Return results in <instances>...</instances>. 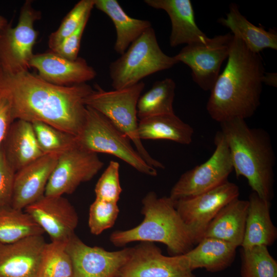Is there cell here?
<instances>
[{
    "label": "cell",
    "instance_id": "29",
    "mask_svg": "<svg viewBox=\"0 0 277 277\" xmlns=\"http://www.w3.org/2000/svg\"><path fill=\"white\" fill-rule=\"evenodd\" d=\"M67 240L46 243L42 254L38 277L72 276V261L66 249Z\"/></svg>",
    "mask_w": 277,
    "mask_h": 277
},
{
    "label": "cell",
    "instance_id": "31",
    "mask_svg": "<svg viewBox=\"0 0 277 277\" xmlns=\"http://www.w3.org/2000/svg\"><path fill=\"white\" fill-rule=\"evenodd\" d=\"M38 145L44 154L60 155L76 144V136L39 121L31 123Z\"/></svg>",
    "mask_w": 277,
    "mask_h": 277
},
{
    "label": "cell",
    "instance_id": "16",
    "mask_svg": "<svg viewBox=\"0 0 277 277\" xmlns=\"http://www.w3.org/2000/svg\"><path fill=\"white\" fill-rule=\"evenodd\" d=\"M47 242L43 235L0 243V277H38Z\"/></svg>",
    "mask_w": 277,
    "mask_h": 277
},
{
    "label": "cell",
    "instance_id": "36",
    "mask_svg": "<svg viewBox=\"0 0 277 277\" xmlns=\"http://www.w3.org/2000/svg\"><path fill=\"white\" fill-rule=\"evenodd\" d=\"M90 15V13H88L75 31L50 51L64 58L76 60L78 57L82 37Z\"/></svg>",
    "mask_w": 277,
    "mask_h": 277
},
{
    "label": "cell",
    "instance_id": "4",
    "mask_svg": "<svg viewBox=\"0 0 277 277\" xmlns=\"http://www.w3.org/2000/svg\"><path fill=\"white\" fill-rule=\"evenodd\" d=\"M142 222L134 228L117 230L110 236L116 246L133 242H159L165 244L171 255L184 254L195 245L193 236L183 221L169 196L159 197L148 192L142 200Z\"/></svg>",
    "mask_w": 277,
    "mask_h": 277
},
{
    "label": "cell",
    "instance_id": "28",
    "mask_svg": "<svg viewBox=\"0 0 277 277\" xmlns=\"http://www.w3.org/2000/svg\"><path fill=\"white\" fill-rule=\"evenodd\" d=\"M44 233V230L25 210L11 205L0 206V243H11L28 236L43 235Z\"/></svg>",
    "mask_w": 277,
    "mask_h": 277
},
{
    "label": "cell",
    "instance_id": "38",
    "mask_svg": "<svg viewBox=\"0 0 277 277\" xmlns=\"http://www.w3.org/2000/svg\"><path fill=\"white\" fill-rule=\"evenodd\" d=\"M263 84L272 86L277 87V73L276 72H265L263 78Z\"/></svg>",
    "mask_w": 277,
    "mask_h": 277
},
{
    "label": "cell",
    "instance_id": "3",
    "mask_svg": "<svg viewBox=\"0 0 277 277\" xmlns=\"http://www.w3.org/2000/svg\"><path fill=\"white\" fill-rule=\"evenodd\" d=\"M220 124L236 176L246 178L253 192L270 202L275 157L269 133L262 128L250 127L241 118Z\"/></svg>",
    "mask_w": 277,
    "mask_h": 277
},
{
    "label": "cell",
    "instance_id": "23",
    "mask_svg": "<svg viewBox=\"0 0 277 277\" xmlns=\"http://www.w3.org/2000/svg\"><path fill=\"white\" fill-rule=\"evenodd\" d=\"M217 22L229 28L233 35L241 39L253 52L260 53L267 48L277 49L276 32L272 29L266 30L250 23L234 3L230 4L226 17L220 18Z\"/></svg>",
    "mask_w": 277,
    "mask_h": 277
},
{
    "label": "cell",
    "instance_id": "19",
    "mask_svg": "<svg viewBox=\"0 0 277 277\" xmlns=\"http://www.w3.org/2000/svg\"><path fill=\"white\" fill-rule=\"evenodd\" d=\"M148 6L164 10L171 24L169 44L171 47L182 44L206 43L209 39L199 28L190 0H145Z\"/></svg>",
    "mask_w": 277,
    "mask_h": 277
},
{
    "label": "cell",
    "instance_id": "39",
    "mask_svg": "<svg viewBox=\"0 0 277 277\" xmlns=\"http://www.w3.org/2000/svg\"><path fill=\"white\" fill-rule=\"evenodd\" d=\"M9 24L6 18L0 15V37Z\"/></svg>",
    "mask_w": 277,
    "mask_h": 277
},
{
    "label": "cell",
    "instance_id": "26",
    "mask_svg": "<svg viewBox=\"0 0 277 277\" xmlns=\"http://www.w3.org/2000/svg\"><path fill=\"white\" fill-rule=\"evenodd\" d=\"M138 133L142 140H165L189 145L194 134L193 128L175 113L163 114L138 120Z\"/></svg>",
    "mask_w": 277,
    "mask_h": 277
},
{
    "label": "cell",
    "instance_id": "30",
    "mask_svg": "<svg viewBox=\"0 0 277 277\" xmlns=\"http://www.w3.org/2000/svg\"><path fill=\"white\" fill-rule=\"evenodd\" d=\"M241 277H277V262L265 246L241 251Z\"/></svg>",
    "mask_w": 277,
    "mask_h": 277
},
{
    "label": "cell",
    "instance_id": "24",
    "mask_svg": "<svg viewBox=\"0 0 277 277\" xmlns=\"http://www.w3.org/2000/svg\"><path fill=\"white\" fill-rule=\"evenodd\" d=\"M185 253L191 269H205L211 272L223 271L234 261L238 248L224 241L211 237L202 238Z\"/></svg>",
    "mask_w": 277,
    "mask_h": 277
},
{
    "label": "cell",
    "instance_id": "22",
    "mask_svg": "<svg viewBox=\"0 0 277 277\" xmlns=\"http://www.w3.org/2000/svg\"><path fill=\"white\" fill-rule=\"evenodd\" d=\"M248 201L236 198L225 206L209 224L204 237L241 246L244 236Z\"/></svg>",
    "mask_w": 277,
    "mask_h": 277
},
{
    "label": "cell",
    "instance_id": "17",
    "mask_svg": "<svg viewBox=\"0 0 277 277\" xmlns=\"http://www.w3.org/2000/svg\"><path fill=\"white\" fill-rule=\"evenodd\" d=\"M30 67L36 69L43 79L59 86L86 83L96 76V71L84 58L71 60L51 51L34 54Z\"/></svg>",
    "mask_w": 277,
    "mask_h": 277
},
{
    "label": "cell",
    "instance_id": "34",
    "mask_svg": "<svg viewBox=\"0 0 277 277\" xmlns=\"http://www.w3.org/2000/svg\"><path fill=\"white\" fill-rule=\"evenodd\" d=\"M119 171V163L111 161L96 184L95 199L117 203L122 191Z\"/></svg>",
    "mask_w": 277,
    "mask_h": 277
},
{
    "label": "cell",
    "instance_id": "2",
    "mask_svg": "<svg viewBox=\"0 0 277 277\" xmlns=\"http://www.w3.org/2000/svg\"><path fill=\"white\" fill-rule=\"evenodd\" d=\"M265 72L260 54L251 51L233 35L227 64L211 89L207 103L211 118L221 123L253 115L260 105Z\"/></svg>",
    "mask_w": 277,
    "mask_h": 277
},
{
    "label": "cell",
    "instance_id": "9",
    "mask_svg": "<svg viewBox=\"0 0 277 277\" xmlns=\"http://www.w3.org/2000/svg\"><path fill=\"white\" fill-rule=\"evenodd\" d=\"M41 17L40 11L32 7L31 1H26L16 26L9 24L0 37L1 69L9 72L29 70L37 37L34 23Z\"/></svg>",
    "mask_w": 277,
    "mask_h": 277
},
{
    "label": "cell",
    "instance_id": "1",
    "mask_svg": "<svg viewBox=\"0 0 277 277\" xmlns=\"http://www.w3.org/2000/svg\"><path fill=\"white\" fill-rule=\"evenodd\" d=\"M86 83L59 86L29 70L9 72L0 68V91L9 99L14 120L39 121L77 136L85 122Z\"/></svg>",
    "mask_w": 277,
    "mask_h": 277
},
{
    "label": "cell",
    "instance_id": "14",
    "mask_svg": "<svg viewBox=\"0 0 277 277\" xmlns=\"http://www.w3.org/2000/svg\"><path fill=\"white\" fill-rule=\"evenodd\" d=\"M66 249L72 263V277H114L128 260L130 248L108 251L91 247L75 234L67 241Z\"/></svg>",
    "mask_w": 277,
    "mask_h": 277
},
{
    "label": "cell",
    "instance_id": "40",
    "mask_svg": "<svg viewBox=\"0 0 277 277\" xmlns=\"http://www.w3.org/2000/svg\"><path fill=\"white\" fill-rule=\"evenodd\" d=\"M114 277H120V276H118V275H116V276H114Z\"/></svg>",
    "mask_w": 277,
    "mask_h": 277
},
{
    "label": "cell",
    "instance_id": "8",
    "mask_svg": "<svg viewBox=\"0 0 277 277\" xmlns=\"http://www.w3.org/2000/svg\"><path fill=\"white\" fill-rule=\"evenodd\" d=\"M215 150L204 163L181 175L169 196L174 200L202 193L228 181L233 170L228 146L220 131L215 134Z\"/></svg>",
    "mask_w": 277,
    "mask_h": 277
},
{
    "label": "cell",
    "instance_id": "35",
    "mask_svg": "<svg viewBox=\"0 0 277 277\" xmlns=\"http://www.w3.org/2000/svg\"><path fill=\"white\" fill-rule=\"evenodd\" d=\"M16 171L8 162L0 146V206L11 205Z\"/></svg>",
    "mask_w": 277,
    "mask_h": 277
},
{
    "label": "cell",
    "instance_id": "13",
    "mask_svg": "<svg viewBox=\"0 0 277 277\" xmlns=\"http://www.w3.org/2000/svg\"><path fill=\"white\" fill-rule=\"evenodd\" d=\"M185 254L166 256L153 243L142 242L130 248L120 277H196Z\"/></svg>",
    "mask_w": 277,
    "mask_h": 277
},
{
    "label": "cell",
    "instance_id": "18",
    "mask_svg": "<svg viewBox=\"0 0 277 277\" xmlns=\"http://www.w3.org/2000/svg\"><path fill=\"white\" fill-rule=\"evenodd\" d=\"M58 155L45 154L15 172L11 206L24 210L45 194Z\"/></svg>",
    "mask_w": 277,
    "mask_h": 277
},
{
    "label": "cell",
    "instance_id": "37",
    "mask_svg": "<svg viewBox=\"0 0 277 277\" xmlns=\"http://www.w3.org/2000/svg\"><path fill=\"white\" fill-rule=\"evenodd\" d=\"M14 121L10 101L7 96L0 91V146Z\"/></svg>",
    "mask_w": 277,
    "mask_h": 277
},
{
    "label": "cell",
    "instance_id": "33",
    "mask_svg": "<svg viewBox=\"0 0 277 277\" xmlns=\"http://www.w3.org/2000/svg\"><path fill=\"white\" fill-rule=\"evenodd\" d=\"M118 213L117 203L95 199L89 211L88 226L91 233L98 235L112 227Z\"/></svg>",
    "mask_w": 277,
    "mask_h": 277
},
{
    "label": "cell",
    "instance_id": "10",
    "mask_svg": "<svg viewBox=\"0 0 277 277\" xmlns=\"http://www.w3.org/2000/svg\"><path fill=\"white\" fill-rule=\"evenodd\" d=\"M232 38L231 33L215 35L205 43L186 45L173 57L191 69L193 81L202 89L210 91L228 57Z\"/></svg>",
    "mask_w": 277,
    "mask_h": 277
},
{
    "label": "cell",
    "instance_id": "20",
    "mask_svg": "<svg viewBox=\"0 0 277 277\" xmlns=\"http://www.w3.org/2000/svg\"><path fill=\"white\" fill-rule=\"evenodd\" d=\"M2 145L16 172L45 155L38 145L31 123L22 120L13 122Z\"/></svg>",
    "mask_w": 277,
    "mask_h": 277
},
{
    "label": "cell",
    "instance_id": "6",
    "mask_svg": "<svg viewBox=\"0 0 277 277\" xmlns=\"http://www.w3.org/2000/svg\"><path fill=\"white\" fill-rule=\"evenodd\" d=\"M177 63L173 56L162 50L151 27L110 63L109 73L111 86L114 89L133 86L144 77L171 68Z\"/></svg>",
    "mask_w": 277,
    "mask_h": 277
},
{
    "label": "cell",
    "instance_id": "27",
    "mask_svg": "<svg viewBox=\"0 0 277 277\" xmlns=\"http://www.w3.org/2000/svg\"><path fill=\"white\" fill-rule=\"evenodd\" d=\"M176 84L170 78L156 81L151 88L138 98V120L153 116L174 113L173 104Z\"/></svg>",
    "mask_w": 277,
    "mask_h": 277
},
{
    "label": "cell",
    "instance_id": "25",
    "mask_svg": "<svg viewBox=\"0 0 277 277\" xmlns=\"http://www.w3.org/2000/svg\"><path fill=\"white\" fill-rule=\"evenodd\" d=\"M94 7L106 14L113 22L116 33L114 49L121 55L152 27L149 21L129 16L116 0H94Z\"/></svg>",
    "mask_w": 277,
    "mask_h": 277
},
{
    "label": "cell",
    "instance_id": "12",
    "mask_svg": "<svg viewBox=\"0 0 277 277\" xmlns=\"http://www.w3.org/2000/svg\"><path fill=\"white\" fill-rule=\"evenodd\" d=\"M103 166L97 153L85 150L76 143L58 155L44 195L71 194L81 183L91 180Z\"/></svg>",
    "mask_w": 277,
    "mask_h": 277
},
{
    "label": "cell",
    "instance_id": "32",
    "mask_svg": "<svg viewBox=\"0 0 277 277\" xmlns=\"http://www.w3.org/2000/svg\"><path fill=\"white\" fill-rule=\"evenodd\" d=\"M94 7V0H81L77 3L63 20L58 29L49 37L50 50L57 46L79 27L85 16Z\"/></svg>",
    "mask_w": 277,
    "mask_h": 277
},
{
    "label": "cell",
    "instance_id": "11",
    "mask_svg": "<svg viewBox=\"0 0 277 277\" xmlns=\"http://www.w3.org/2000/svg\"><path fill=\"white\" fill-rule=\"evenodd\" d=\"M239 195L238 186L228 181L209 191L175 200L176 209L191 231L195 245L219 211Z\"/></svg>",
    "mask_w": 277,
    "mask_h": 277
},
{
    "label": "cell",
    "instance_id": "5",
    "mask_svg": "<svg viewBox=\"0 0 277 277\" xmlns=\"http://www.w3.org/2000/svg\"><path fill=\"white\" fill-rule=\"evenodd\" d=\"M144 87L143 81L127 88L110 91L104 90L96 85L85 97L84 103L86 106L103 114L126 135L148 165L155 168L164 169V165L152 157L144 147L138 133L137 104Z\"/></svg>",
    "mask_w": 277,
    "mask_h": 277
},
{
    "label": "cell",
    "instance_id": "21",
    "mask_svg": "<svg viewBox=\"0 0 277 277\" xmlns=\"http://www.w3.org/2000/svg\"><path fill=\"white\" fill-rule=\"evenodd\" d=\"M248 207L242 248L272 245L277 238V229L270 215V202L252 192L249 196Z\"/></svg>",
    "mask_w": 277,
    "mask_h": 277
},
{
    "label": "cell",
    "instance_id": "15",
    "mask_svg": "<svg viewBox=\"0 0 277 277\" xmlns=\"http://www.w3.org/2000/svg\"><path fill=\"white\" fill-rule=\"evenodd\" d=\"M53 241H66L74 233L78 217L63 195H44L24 209Z\"/></svg>",
    "mask_w": 277,
    "mask_h": 277
},
{
    "label": "cell",
    "instance_id": "7",
    "mask_svg": "<svg viewBox=\"0 0 277 277\" xmlns=\"http://www.w3.org/2000/svg\"><path fill=\"white\" fill-rule=\"evenodd\" d=\"M76 141L89 151L114 155L142 173L153 176L157 174L156 168L148 165L133 147L130 138L92 108L86 106L85 122Z\"/></svg>",
    "mask_w": 277,
    "mask_h": 277
}]
</instances>
